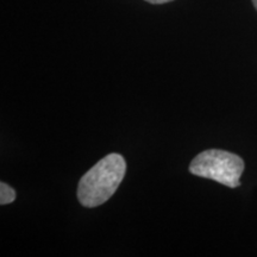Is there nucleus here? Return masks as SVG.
Wrapping results in <instances>:
<instances>
[{
  "label": "nucleus",
  "instance_id": "f257e3e1",
  "mask_svg": "<svg viewBox=\"0 0 257 257\" xmlns=\"http://www.w3.org/2000/svg\"><path fill=\"white\" fill-rule=\"evenodd\" d=\"M126 173V162L119 154H110L95 163L80 179L78 199L85 207L100 206L117 191Z\"/></svg>",
  "mask_w": 257,
  "mask_h": 257
},
{
  "label": "nucleus",
  "instance_id": "20e7f679",
  "mask_svg": "<svg viewBox=\"0 0 257 257\" xmlns=\"http://www.w3.org/2000/svg\"><path fill=\"white\" fill-rule=\"evenodd\" d=\"M146 2L154 5H161V4H167V3L173 2V0H146Z\"/></svg>",
  "mask_w": 257,
  "mask_h": 257
},
{
  "label": "nucleus",
  "instance_id": "39448f33",
  "mask_svg": "<svg viewBox=\"0 0 257 257\" xmlns=\"http://www.w3.org/2000/svg\"><path fill=\"white\" fill-rule=\"evenodd\" d=\"M252 4L255 6V9L257 10V0H252Z\"/></svg>",
  "mask_w": 257,
  "mask_h": 257
},
{
  "label": "nucleus",
  "instance_id": "f03ea898",
  "mask_svg": "<svg viewBox=\"0 0 257 257\" xmlns=\"http://www.w3.org/2000/svg\"><path fill=\"white\" fill-rule=\"evenodd\" d=\"M188 170L195 176L211 179L230 188H236L240 186L239 179L244 172V161L236 154L210 149L195 156Z\"/></svg>",
  "mask_w": 257,
  "mask_h": 257
},
{
  "label": "nucleus",
  "instance_id": "7ed1b4c3",
  "mask_svg": "<svg viewBox=\"0 0 257 257\" xmlns=\"http://www.w3.org/2000/svg\"><path fill=\"white\" fill-rule=\"evenodd\" d=\"M16 200V192L8 184L2 182L0 184V205L11 204Z\"/></svg>",
  "mask_w": 257,
  "mask_h": 257
}]
</instances>
